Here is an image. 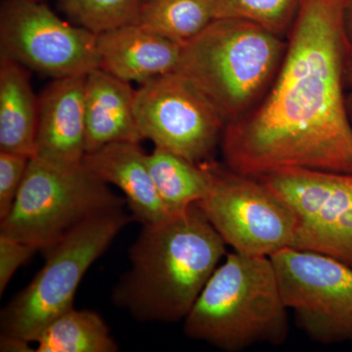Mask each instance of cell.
Here are the masks:
<instances>
[{
    "label": "cell",
    "mask_w": 352,
    "mask_h": 352,
    "mask_svg": "<svg viewBox=\"0 0 352 352\" xmlns=\"http://www.w3.org/2000/svg\"><path fill=\"white\" fill-rule=\"evenodd\" d=\"M135 94L131 83L100 68L85 80V151L117 142L143 140L135 117ZM85 153V154H87Z\"/></svg>",
    "instance_id": "cell-15"
},
{
    "label": "cell",
    "mask_w": 352,
    "mask_h": 352,
    "mask_svg": "<svg viewBox=\"0 0 352 352\" xmlns=\"http://www.w3.org/2000/svg\"><path fill=\"white\" fill-rule=\"evenodd\" d=\"M147 164L157 193L173 214L195 205L208 193L210 185L208 162L193 163L155 147L151 154H147Z\"/></svg>",
    "instance_id": "cell-17"
},
{
    "label": "cell",
    "mask_w": 352,
    "mask_h": 352,
    "mask_svg": "<svg viewBox=\"0 0 352 352\" xmlns=\"http://www.w3.org/2000/svg\"><path fill=\"white\" fill-rule=\"evenodd\" d=\"M0 48L3 56L53 78L99 68L96 36L60 19L43 1H4Z\"/></svg>",
    "instance_id": "cell-11"
},
{
    "label": "cell",
    "mask_w": 352,
    "mask_h": 352,
    "mask_svg": "<svg viewBox=\"0 0 352 352\" xmlns=\"http://www.w3.org/2000/svg\"><path fill=\"white\" fill-rule=\"evenodd\" d=\"M36 352H116L117 342L100 315L92 310H67L50 322L36 340Z\"/></svg>",
    "instance_id": "cell-18"
},
{
    "label": "cell",
    "mask_w": 352,
    "mask_h": 352,
    "mask_svg": "<svg viewBox=\"0 0 352 352\" xmlns=\"http://www.w3.org/2000/svg\"><path fill=\"white\" fill-rule=\"evenodd\" d=\"M346 107L347 112H349V120L352 124V89L349 94L346 95Z\"/></svg>",
    "instance_id": "cell-27"
},
{
    "label": "cell",
    "mask_w": 352,
    "mask_h": 352,
    "mask_svg": "<svg viewBox=\"0 0 352 352\" xmlns=\"http://www.w3.org/2000/svg\"><path fill=\"white\" fill-rule=\"evenodd\" d=\"M39 251L36 245L0 233V294H3L18 268Z\"/></svg>",
    "instance_id": "cell-23"
},
{
    "label": "cell",
    "mask_w": 352,
    "mask_h": 352,
    "mask_svg": "<svg viewBox=\"0 0 352 352\" xmlns=\"http://www.w3.org/2000/svg\"><path fill=\"white\" fill-rule=\"evenodd\" d=\"M210 185L197 203L234 252L270 256L293 247L296 217L291 207L254 176L208 162Z\"/></svg>",
    "instance_id": "cell-7"
},
{
    "label": "cell",
    "mask_w": 352,
    "mask_h": 352,
    "mask_svg": "<svg viewBox=\"0 0 352 352\" xmlns=\"http://www.w3.org/2000/svg\"><path fill=\"white\" fill-rule=\"evenodd\" d=\"M295 212L293 247L352 267V173L282 168L254 176Z\"/></svg>",
    "instance_id": "cell-10"
},
{
    "label": "cell",
    "mask_w": 352,
    "mask_h": 352,
    "mask_svg": "<svg viewBox=\"0 0 352 352\" xmlns=\"http://www.w3.org/2000/svg\"><path fill=\"white\" fill-rule=\"evenodd\" d=\"M286 50L287 38L263 25L217 19L184 44L177 72L214 104L227 124L263 100Z\"/></svg>",
    "instance_id": "cell-4"
},
{
    "label": "cell",
    "mask_w": 352,
    "mask_h": 352,
    "mask_svg": "<svg viewBox=\"0 0 352 352\" xmlns=\"http://www.w3.org/2000/svg\"><path fill=\"white\" fill-rule=\"evenodd\" d=\"M99 68L129 83L142 85L177 72L184 44L131 24L96 36Z\"/></svg>",
    "instance_id": "cell-13"
},
{
    "label": "cell",
    "mask_w": 352,
    "mask_h": 352,
    "mask_svg": "<svg viewBox=\"0 0 352 352\" xmlns=\"http://www.w3.org/2000/svg\"><path fill=\"white\" fill-rule=\"evenodd\" d=\"M126 203L83 164L59 166L32 157L0 233L43 252L82 222Z\"/></svg>",
    "instance_id": "cell-5"
},
{
    "label": "cell",
    "mask_w": 352,
    "mask_h": 352,
    "mask_svg": "<svg viewBox=\"0 0 352 352\" xmlns=\"http://www.w3.org/2000/svg\"><path fill=\"white\" fill-rule=\"evenodd\" d=\"M217 19L215 0H144L138 24L185 44Z\"/></svg>",
    "instance_id": "cell-19"
},
{
    "label": "cell",
    "mask_w": 352,
    "mask_h": 352,
    "mask_svg": "<svg viewBox=\"0 0 352 352\" xmlns=\"http://www.w3.org/2000/svg\"><path fill=\"white\" fill-rule=\"evenodd\" d=\"M31 157L16 153L0 151V221L12 208Z\"/></svg>",
    "instance_id": "cell-22"
},
{
    "label": "cell",
    "mask_w": 352,
    "mask_h": 352,
    "mask_svg": "<svg viewBox=\"0 0 352 352\" xmlns=\"http://www.w3.org/2000/svg\"><path fill=\"white\" fill-rule=\"evenodd\" d=\"M83 166L124 194L131 217L142 226H154L173 217L157 193L139 143L117 142L87 153Z\"/></svg>",
    "instance_id": "cell-14"
},
{
    "label": "cell",
    "mask_w": 352,
    "mask_h": 352,
    "mask_svg": "<svg viewBox=\"0 0 352 352\" xmlns=\"http://www.w3.org/2000/svg\"><path fill=\"white\" fill-rule=\"evenodd\" d=\"M74 24L94 36L136 24L144 0H59Z\"/></svg>",
    "instance_id": "cell-20"
},
{
    "label": "cell",
    "mask_w": 352,
    "mask_h": 352,
    "mask_svg": "<svg viewBox=\"0 0 352 352\" xmlns=\"http://www.w3.org/2000/svg\"><path fill=\"white\" fill-rule=\"evenodd\" d=\"M288 310L270 256L233 252L183 319V332L226 352L281 346L289 332Z\"/></svg>",
    "instance_id": "cell-3"
},
{
    "label": "cell",
    "mask_w": 352,
    "mask_h": 352,
    "mask_svg": "<svg viewBox=\"0 0 352 352\" xmlns=\"http://www.w3.org/2000/svg\"><path fill=\"white\" fill-rule=\"evenodd\" d=\"M39 98L30 74L10 58L0 56V151L34 157Z\"/></svg>",
    "instance_id": "cell-16"
},
{
    "label": "cell",
    "mask_w": 352,
    "mask_h": 352,
    "mask_svg": "<svg viewBox=\"0 0 352 352\" xmlns=\"http://www.w3.org/2000/svg\"><path fill=\"white\" fill-rule=\"evenodd\" d=\"M346 87L349 89H352V52L349 56V63H347L346 73Z\"/></svg>",
    "instance_id": "cell-26"
},
{
    "label": "cell",
    "mask_w": 352,
    "mask_h": 352,
    "mask_svg": "<svg viewBox=\"0 0 352 352\" xmlns=\"http://www.w3.org/2000/svg\"><path fill=\"white\" fill-rule=\"evenodd\" d=\"M344 30L347 38L352 45V0H347L344 9Z\"/></svg>",
    "instance_id": "cell-25"
},
{
    "label": "cell",
    "mask_w": 352,
    "mask_h": 352,
    "mask_svg": "<svg viewBox=\"0 0 352 352\" xmlns=\"http://www.w3.org/2000/svg\"><path fill=\"white\" fill-rule=\"evenodd\" d=\"M226 244L197 204L154 226H143L129 251L131 270L113 302L138 321H182L227 254Z\"/></svg>",
    "instance_id": "cell-2"
},
{
    "label": "cell",
    "mask_w": 352,
    "mask_h": 352,
    "mask_svg": "<svg viewBox=\"0 0 352 352\" xmlns=\"http://www.w3.org/2000/svg\"><path fill=\"white\" fill-rule=\"evenodd\" d=\"M270 259L285 305L307 337L322 344H352V267L295 248Z\"/></svg>",
    "instance_id": "cell-8"
},
{
    "label": "cell",
    "mask_w": 352,
    "mask_h": 352,
    "mask_svg": "<svg viewBox=\"0 0 352 352\" xmlns=\"http://www.w3.org/2000/svg\"><path fill=\"white\" fill-rule=\"evenodd\" d=\"M302 0H215L217 19L251 21L287 38Z\"/></svg>",
    "instance_id": "cell-21"
},
{
    "label": "cell",
    "mask_w": 352,
    "mask_h": 352,
    "mask_svg": "<svg viewBox=\"0 0 352 352\" xmlns=\"http://www.w3.org/2000/svg\"><path fill=\"white\" fill-rule=\"evenodd\" d=\"M32 1H44V0H32Z\"/></svg>",
    "instance_id": "cell-28"
},
{
    "label": "cell",
    "mask_w": 352,
    "mask_h": 352,
    "mask_svg": "<svg viewBox=\"0 0 352 352\" xmlns=\"http://www.w3.org/2000/svg\"><path fill=\"white\" fill-rule=\"evenodd\" d=\"M346 2L302 0L267 94L224 129L220 147L230 170L250 176L282 168L352 173Z\"/></svg>",
    "instance_id": "cell-1"
},
{
    "label": "cell",
    "mask_w": 352,
    "mask_h": 352,
    "mask_svg": "<svg viewBox=\"0 0 352 352\" xmlns=\"http://www.w3.org/2000/svg\"><path fill=\"white\" fill-rule=\"evenodd\" d=\"M124 208L92 217L43 251V267L1 312V335L36 342L43 329L74 307L85 273L131 222Z\"/></svg>",
    "instance_id": "cell-6"
},
{
    "label": "cell",
    "mask_w": 352,
    "mask_h": 352,
    "mask_svg": "<svg viewBox=\"0 0 352 352\" xmlns=\"http://www.w3.org/2000/svg\"><path fill=\"white\" fill-rule=\"evenodd\" d=\"M87 76L53 78L39 98L34 157L59 166L82 164L85 153Z\"/></svg>",
    "instance_id": "cell-12"
},
{
    "label": "cell",
    "mask_w": 352,
    "mask_h": 352,
    "mask_svg": "<svg viewBox=\"0 0 352 352\" xmlns=\"http://www.w3.org/2000/svg\"><path fill=\"white\" fill-rule=\"evenodd\" d=\"M135 117L143 139L196 164L212 161L226 126L214 104L178 72L140 85Z\"/></svg>",
    "instance_id": "cell-9"
},
{
    "label": "cell",
    "mask_w": 352,
    "mask_h": 352,
    "mask_svg": "<svg viewBox=\"0 0 352 352\" xmlns=\"http://www.w3.org/2000/svg\"><path fill=\"white\" fill-rule=\"evenodd\" d=\"M31 342L20 338L1 335L0 351L2 352H28L36 351L32 349Z\"/></svg>",
    "instance_id": "cell-24"
}]
</instances>
